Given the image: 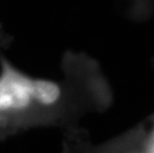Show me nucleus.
Listing matches in <instances>:
<instances>
[{
	"label": "nucleus",
	"instance_id": "1",
	"mask_svg": "<svg viewBox=\"0 0 154 153\" xmlns=\"http://www.w3.org/2000/svg\"><path fill=\"white\" fill-rule=\"evenodd\" d=\"M65 102L61 83L24 73L0 52V141L38 123L53 121Z\"/></svg>",
	"mask_w": 154,
	"mask_h": 153
},
{
	"label": "nucleus",
	"instance_id": "2",
	"mask_svg": "<svg viewBox=\"0 0 154 153\" xmlns=\"http://www.w3.org/2000/svg\"><path fill=\"white\" fill-rule=\"evenodd\" d=\"M10 36H9L3 29L2 24L0 23V52H2L4 49H6L9 44H10Z\"/></svg>",
	"mask_w": 154,
	"mask_h": 153
},
{
	"label": "nucleus",
	"instance_id": "3",
	"mask_svg": "<svg viewBox=\"0 0 154 153\" xmlns=\"http://www.w3.org/2000/svg\"><path fill=\"white\" fill-rule=\"evenodd\" d=\"M144 151L149 152V153H154V126L145 140Z\"/></svg>",
	"mask_w": 154,
	"mask_h": 153
}]
</instances>
